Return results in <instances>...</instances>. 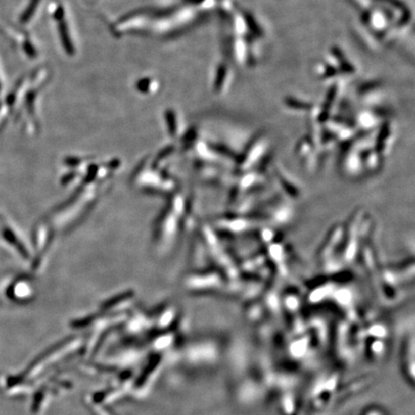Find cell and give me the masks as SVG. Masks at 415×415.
Returning a JSON list of instances; mask_svg holds the SVG:
<instances>
[{
	"mask_svg": "<svg viewBox=\"0 0 415 415\" xmlns=\"http://www.w3.org/2000/svg\"><path fill=\"white\" fill-rule=\"evenodd\" d=\"M332 52L333 55L337 58L338 62H339V66H340V69L346 73H353L355 72V68L348 62L347 59L345 58L343 52L341 51V49L339 48H332Z\"/></svg>",
	"mask_w": 415,
	"mask_h": 415,
	"instance_id": "obj_1",
	"label": "cell"
},
{
	"mask_svg": "<svg viewBox=\"0 0 415 415\" xmlns=\"http://www.w3.org/2000/svg\"><path fill=\"white\" fill-rule=\"evenodd\" d=\"M337 93H338V86L336 84L329 88L327 97H326V102H325L324 107H323L324 109L322 110V113H321V117L322 118H325L328 115L329 111H330L331 107H332L334 101H335V98L337 97Z\"/></svg>",
	"mask_w": 415,
	"mask_h": 415,
	"instance_id": "obj_2",
	"label": "cell"
},
{
	"mask_svg": "<svg viewBox=\"0 0 415 415\" xmlns=\"http://www.w3.org/2000/svg\"><path fill=\"white\" fill-rule=\"evenodd\" d=\"M244 19H245V21L247 22V25H248V27L250 28L252 32L257 36H261V28H260L259 24L257 23L256 20L252 17V15L248 14V13H244Z\"/></svg>",
	"mask_w": 415,
	"mask_h": 415,
	"instance_id": "obj_3",
	"label": "cell"
},
{
	"mask_svg": "<svg viewBox=\"0 0 415 415\" xmlns=\"http://www.w3.org/2000/svg\"><path fill=\"white\" fill-rule=\"evenodd\" d=\"M286 103L290 107H296L298 109H309L310 105L306 103V102H302V101H298L297 99L293 98V97H289L286 99Z\"/></svg>",
	"mask_w": 415,
	"mask_h": 415,
	"instance_id": "obj_4",
	"label": "cell"
},
{
	"mask_svg": "<svg viewBox=\"0 0 415 415\" xmlns=\"http://www.w3.org/2000/svg\"><path fill=\"white\" fill-rule=\"evenodd\" d=\"M226 72H227V68L225 66H220L218 68V73H217V79L215 82V86L216 87H220L221 84L224 82L225 77H226Z\"/></svg>",
	"mask_w": 415,
	"mask_h": 415,
	"instance_id": "obj_5",
	"label": "cell"
},
{
	"mask_svg": "<svg viewBox=\"0 0 415 415\" xmlns=\"http://www.w3.org/2000/svg\"><path fill=\"white\" fill-rule=\"evenodd\" d=\"M379 1H383V2H386V3H389V4H391V5H393V6H395L397 8H405V6H404V4L400 1V0H379Z\"/></svg>",
	"mask_w": 415,
	"mask_h": 415,
	"instance_id": "obj_6",
	"label": "cell"
},
{
	"mask_svg": "<svg viewBox=\"0 0 415 415\" xmlns=\"http://www.w3.org/2000/svg\"><path fill=\"white\" fill-rule=\"evenodd\" d=\"M334 74H336V69L333 67H328L326 68V76H333Z\"/></svg>",
	"mask_w": 415,
	"mask_h": 415,
	"instance_id": "obj_7",
	"label": "cell"
}]
</instances>
